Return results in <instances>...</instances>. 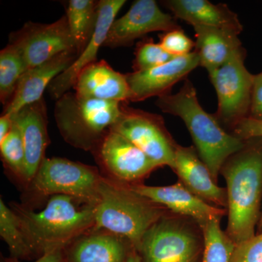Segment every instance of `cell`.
<instances>
[{"label":"cell","instance_id":"cell-1","mask_svg":"<svg viewBox=\"0 0 262 262\" xmlns=\"http://www.w3.org/2000/svg\"><path fill=\"white\" fill-rule=\"evenodd\" d=\"M96 206L58 194L48 198L40 211H35L23 203H11L10 208L18 215L33 257L38 258L56 250H64L92 230Z\"/></svg>","mask_w":262,"mask_h":262},{"label":"cell","instance_id":"cell-2","mask_svg":"<svg viewBox=\"0 0 262 262\" xmlns=\"http://www.w3.org/2000/svg\"><path fill=\"white\" fill-rule=\"evenodd\" d=\"M227 183V234L236 245L255 234L261 215L262 138L246 140L222 169Z\"/></svg>","mask_w":262,"mask_h":262},{"label":"cell","instance_id":"cell-3","mask_svg":"<svg viewBox=\"0 0 262 262\" xmlns=\"http://www.w3.org/2000/svg\"><path fill=\"white\" fill-rule=\"evenodd\" d=\"M155 105L163 113L182 119L196 152L215 182L227 160L246 145V141L226 131L214 115L205 111L198 101L195 88L187 78L179 92L160 96Z\"/></svg>","mask_w":262,"mask_h":262},{"label":"cell","instance_id":"cell-4","mask_svg":"<svg viewBox=\"0 0 262 262\" xmlns=\"http://www.w3.org/2000/svg\"><path fill=\"white\" fill-rule=\"evenodd\" d=\"M167 209L134 191L128 184L103 176L95 212L96 230L127 239L138 251L147 231Z\"/></svg>","mask_w":262,"mask_h":262},{"label":"cell","instance_id":"cell-5","mask_svg":"<svg viewBox=\"0 0 262 262\" xmlns=\"http://www.w3.org/2000/svg\"><path fill=\"white\" fill-rule=\"evenodd\" d=\"M121 103L66 93L56 100L54 108L60 134L70 145L91 152L118 120Z\"/></svg>","mask_w":262,"mask_h":262},{"label":"cell","instance_id":"cell-6","mask_svg":"<svg viewBox=\"0 0 262 262\" xmlns=\"http://www.w3.org/2000/svg\"><path fill=\"white\" fill-rule=\"evenodd\" d=\"M102 177L96 167L66 158H46L26 192L34 201L62 194L96 205Z\"/></svg>","mask_w":262,"mask_h":262},{"label":"cell","instance_id":"cell-7","mask_svg":"<svg viewBox=\"0 0 262 262\" xmlns=\"http://www.w3.org/2000/svg\"><path fill=\"white\" fill-rule=\"evenodd\" d=\"M203 236L187 222L164 215L147 231L138 250L141 262H202Z\"/></svg>","mask_w":262,"mask_h":262},{"label":"cell","instance_id":"cell-8","mask_svg":"<svg viewBox=\"0 0 262 262\" xmlns=\"http://www.w3.org/2000/svg\"><path fill=\"white\" fill-rule=\"evenodd\" d=\"M246 56L245 48H239L225 64L208 73L218 98L215 117L222 126L232 129L249 115L254 75L246 69Z\"/></svg>","mask_w":262,"mask_h":262},{"label":"cell","instance_id":"cell-9","mask_svg":"<svg viewBox=\"0 0 262 262\" xmlns=\"http://www.w3.org/2000/svg\"><path fill=\"white\" fill-rule=\"evenodd\" d=\"M110 130L126 138L160 167L167 165L173 170L178 144L165 127L161 115L122 102L120 116Z\"/></svg>","mask_w":262,"mask_h":262},{"label":"cell","instance_id":"cell-10","mask_svg":"<svg viewBox=\"0 0 262 262\" xmlns=\"http://www.w3.org/2000/svg\"><path fill=\"white\" fill-rule=\"evenodd\" d=\"M104 177L135 185L159 165L118 133L108 130L91 151Z\"/></svg>","mask_w":262,"mask_h":262},{"label":"cell","instance_id":"cell-11","mask_svg":"<svg viewBox=\"0 0 262 262\" xmlns=\"http://www.w3.org/2000/svg\"><path fill=\"white\" fill-rule=\"evenodd\" d=\"M10 44L17 48L27 70L63 52L77 51L66 15L51 24L27 22L10 35Z\"/></svg>","mask_w":262,"mask_h":262},{"label":"cell","instance_id":"cell-12","mask_svg":"<svg viewBox=\"0 0 262 262\" xmlns=\"http://www.w3.org/2000/svg\"><path fill=\"white\" fill-rule=\"evenodd\" d=\"M179 27L177 19L162 11L156 1L137 0L123 16L114 20L103 47H128L149 33L166 32Z\"/></svg>","mask_w":262,"mask_h":262},{"label":"cell","instance_id":"cell-13","mask_svg":"<svg viewBox=\"0 0 262 262\" xmlns=\"http://www.w3.org/2000/svg\"><path fill=\"white\" fill-rule=\"evenodd\" d=\"M200 67L195 52L175 57L170 61L150 70L126 74L131 102H140L147 98H159L171 93L172 88Z\"/></svg>","mask_w":262,"mask_h":262},{"label":"cell","instance_id":"cell-14","mask_svg":"<svg viewBox=\"0 0 262 262\" xmlns=\"http://www.w3.org/2000/svg\"><path fill=\"white\" fill-rule=\"evenodd\" d=\"M130 187L141 195L165 209L192 219L201 229L212 220H221L226 213L224 208L213 206L196 195L182 182L165 187H152L141 184Z\"/></svg>","mask_w":262,"mask_h":262},{"label":"cell","instance_id":"cell-15","mask_svg":"<svg viewBox=\"0 0 262 262\" xmlns=\"http://www.w3.org/2000/svg\"><path fill=\"white\" fill-rule=\"evenodd\" d=\"M125 3V0L98 1V21L93 37L75 62L48 86L47 90L52 98L58 100L73 89L81 72L88 66L97 61L98 51L103 47L112 24Z\"/></svg>","mask_w":262,"mask_h":262},{"label":"cell","instance_id":"cell-16","mask_svg":"<svg viewBox=\"0 0 262 262\" xmlns=\"http://www.w3.org/2000/svg\"><path fill=\"white\" fill-rule=\"evenodd\" d=\"M12 118L23 138L27 186L35 177L46 159V149L51 143L48 135L47 106L45 98L20 108L12 115Z\"/></svg>","mask_w":262,"mask_h":262},{"label":"cell","instance_id":"cell-17","mask_svg":"<svg viewBox=\"0 0 262 262\" xmlns=\"http://www.w3.org/2000/svg\"><path fill=\"white\" fill-rule=\"evenodd\" d=\"M78 56L77 51L63 52L49 61L26 71L3 115H14L24 106L42 99L43 93L52 81L67 70Z\"/></svg>","mask_w":262,"mask_h":262},{"label":"cell","instance_id":"cell-18","mask_svg":"<svg viewBox=\"0 0 262 262\" xmlns=\"http://www.w3.org/2000/svg\"><path fill=\"white\" fill-rule=\"evenodd\" d=\"M132 244L104 230L92 229L63 250L64 262H127Z\"/></svg>","mask_w":262,"mask_h":262},{"label":"cell","instance_id":"cell-19","mask_svg":"<svg viewBox=\"0 0 262 262\" xmlns=\"http://www.w3.org/2000/svg\"><path fill=\"white\" fill-rule=\"evenodd\" d=\"M173 170L196 195L219 208H227V191L217 185L194 147L177 145Z\"/></svg>","mask_w":262,"mask_h":262},{"label":"cell","instance_id":"cell-20","mask_svg":"<svg viewBox=\"0 0 262 262\" xmlns=\"http://www.w3.org/2000/svg\"><path fill=\"white\" fill-rule=\"evenodd\" d=\"M73 89L76 94L84 98L118 102H127L130 98L126 75L114 70L104 60L84 68Z\"/></svg>","mask_w":262,"mask_h":262},{"label":"cell","instance_id":"cell-21","mask_svg":"<svg viewBox=\"0 0 262 262\" xmlns=\"http://www.w3.org/2000/svg\"><path fill=\"white\" fill-rule=\"evenodd\" d=\"M162 4L177 20H184L192 27L227 29L238 34L244 29L238 15L224 3L213 4L208 0H165Z\"/></svg>","mask_w":262,"mask_h":262},{"label":"cell","instance_id":"cell-22","mask_svg":"<svg viewBox=\"0 0 262 262\" xmlns=\"http://www.w3.org/2000/svg\"><path fill=\"white\" fill-rule=\"evenodd\" d=\"M196 42L194 51L199 57L200 66L208 73L228 61L234 52L243 47L238 33L217 27H193Z\"/></svg>","mask_w":262,"mask_h":262},{"label":"cell","instance_id":"cell-23","mask_svg":"<svg viewBox=\"0 0 262 262\" xmlns=\"http://www.w3.org/2000/svg\"><path fill=\"white\" fill-rule=\"evenodd\" d=\"M98 1L70 0L67 8V21L79 55L91 41L98 21Z\"/></svg>","mask_w":262,"mask_h":262},{"label":"cell","instance_id":"cell-24","mask_svg":"<svg viewBox=\"0 0 262 262\" xmlns=\"http://www.w3.org/2000/svg\"><path fill=\"white\" fill-rule=\"evenodd\" d=\"M0 236L8 246L10 258L24 260L34 258L29 247L18 215L0 199Z\"/></svg>","mask_w":262,"mask_h":262},{"label":"cell","instance_id":"cell-25","mask_svg":"<svg viewBox=\"0 0 262 262\" xmlns=\"http://www.w3.org/2000/svg\"><path fill=\"white\" fill-rule=\"evenodd\" d=\"M26 71L27 69L20 53L9 43L0 52V101L5 106L13 98Z\"/></svg>","mask_w":262,"mask_h":262},{"label":"cell","instance_id":"cell-26","mask_svg":"<svg viewBox=\"0 0 262 262\" xmlns=\"http://www.w3.org/2000/svg\"><path fill=\"white\" fill-rule=\"evenodd\" d=\"M220 220H212L201 229L204 242L202 262L231 261L236 244L221 228Z\"/></svg>","mask_w":262,"mask_h":262},{"label":"cell","instance_id":"cell-27","mask_svg":"<svg viewBox=\"0 0 262 262\" xmlns=\"http://www.w3.org/2000/svg\"><path fill=\"white\" fill-rule=\"evenodd\" d=\"M0 154L5 166L26 187L27 182L25 147L20 131L13 120L9 134L0 142Z\"/></svg>","mask_w":262,"mask_h":262},{"label":"cell","instance_id":"cell-28","mask_svg":"<svg viewBox=\"0 0 262 262\" xmlns=\"http://www.w3.org/2000/svg\"><path fill=\"white\" fill-rule=\"evenodd\" d=\"M173 58L175 57L165 51L160 43H155L152 39H145L136 46L133 69L134 72L150 70L163 65Z\"/></svg>","mask_w":262,"mask_h":262},{"label":"cell","instance_id":"cell-29","mask_svg":"<svg viewBox=\"0 0 262 262\" xmlns=\"http://www.w3.org/2000/svg\"><path fill=\"white\" fill-rule=\"evenodd\" d=\"M160 46L173 57L186 56L192 53L195 43L180 27L164 33L160 36Z\"/></svg>","mask_w":262,"mask_h":262},{"label":"cell","instance_id":"cell-30","mask_svg":"<svg viewBox=\"0 0 262 262\" xmlns=\"http://www.w3.org/2000/svg\"><path fill=\"white\" fill-rule=\"evenodd\" d=\"M230 262H262V233L236 245Z\"/></svg>","mask_w":262,"mask_h":262},{"label":"cell","instance_id":"cell-31","mask_svg":"<svg viewBox=\"0 0 262 262\" xmlns=\"http://www.w3.org/2000/svg\"><path fill=\"white\" fill-rule=\"evenodd\" d=\"M232 131V134L241 140L262 138V121L247 117L238 122Z\"/></svg>","mask_w":262,"mask_h":262},{"label":"cell","instance_id":"cell-32","mask_svg":"<svg viewBox=\"0 0 262 262\" xmlns=\"http://www.w3.org/2000/svg\"><path fill=\"white\" fill-rule=\"evenodd\" d=\"M248 117L262 121V72L254 75Z\"/></svg>","mask_w":262,"mask_h":262},{"label":"cell","instance_id":"cell-33","mask_svg":"<svg viewBox=\"0 0 262 262\" xmlns=\"http://www.w3.org/2000/svg\"><path fill=\"white\" fill-rule=\"evenodd\" d=\"M5 262H23L16 258H6ZM32 262H64L63 257V250H56L52 252L46 253L41 257L37 258V260Z\"/></svg>","mask_w":262,"mask_h":262},{"label":"cell","instance_id":"cell-34","mask_svg":"<svg viewBox=\"0 0 262 262\" xmlns=\"http://www.w3.org/2000/svg\"><path fill=\"white\" fill-rule=\"evenodd\" d=\"M13 126L12 115H2L0 117V142H2L9 134Z\"/></svg>","mask_w":262,"mask_h":262},{"label":"cell","instance_id":"cell-35","mask_svg":"<svg viewBox=\"0 0 262 262\" xmlns=\"http://www.w3.org/2000/svg\"><path fill=\"white\" fill-rule=\"evenodd\" d=\"M127 262H141L140 255L135 248H134L131 250Z\"/></svg>","mask_w":262,"mask_h":262},{"label":"cell","instance_id":"cell-36","mask_svg":"<svg viewBox=\"0 0 262 262\" xmlns=\"http://www.w3.org/2000/svg\"><path fill=\"white\" fill-rule=\"evenodd\" d=\"M258 233H262V206H261V215H260V219H259V221H258Z\"/></svg>","mask_w":262,"mask_h":262}]
</instances>
